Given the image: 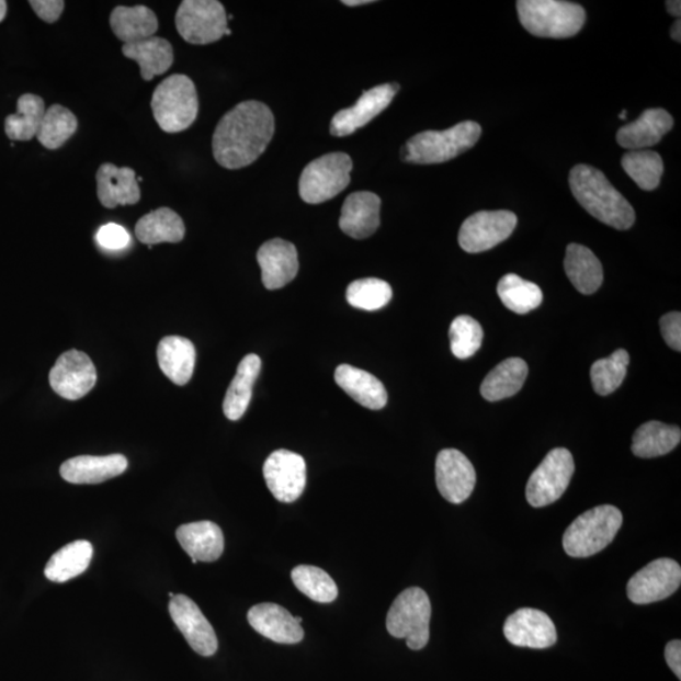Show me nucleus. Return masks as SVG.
<instances>
[{"label": "nucleus", "instance_id": "nucleus-49", "mask_svg": "<svg viewBox=\"0 0 681 681\" xmlns=\"http://www.w3.org/2000/svg\"><path fill=\"white\" fill-rule=\"evenodd\" d=\"M671 37H672V39H674L677 42H681V23H680V20H677V22L674 24H672Z\"/></svg>", "mask_w": 681, "mask_h": 681}, {"label": "nucleus", "instance_id": "nucleus-32", "mask_svg": "<svg viewBox=\"0 0 681 681\" xmlns=\"http://www.w3.org/2000/svg\"><path fill=\"white\" fill-rule=\"evenodd\" d=\"M565 269L571 284L583 294H593L603 283V268L593 252L579 243L567 248Z\"/></svg>", "mask_w": 681, "mask_h": 681}, {"label": "nucleus", "instance_id": "nucleus-46", "mask_svg": "<svg viewBox=\"0 0 681 681\" xmlns=\"http://www.w3.org/2000/svg\"><path fill=\"white\" fill-rule=\"evenodd\" d=\"M32 10L46 23H55L60 20L65 10L63 0H31Z\"/></svg>", "mask_w": 681, "mask_h": 681}, {"label": "nucleus", "instance_id": "nucleus-2", "mask_svg": "<svg viewBox=\"0 0 681 681\" xmlns=\"http://www.w3.org/2000/svg\"><path fill=\"white\" fill-rule=\"evenodd\" d=\"M569 186L580 206L597 220L617 230H628L635 224L634 207L597 168L576 166L569 174Z\"/></svg>", "mask_w": 681, "mask_h": 681}, {"label": "nucleus", "instance_id": "nucleus-8", "mask_svg": "<svg viewBox=\"0 0 681 681\" xmlns=\"http://www.w3.org/2000/svg\"><path fill=\"white\" fill-rule=\"evenodd\" d=\"M352 159L347 154H330L315 159L299 179V195L310 205L322 204L340 195L351 182Z\"/></svg>", "mask_w": 681, "mask_h": 681}, {"label": "nucleus", "instance_id": "nucleus-11", "mask_svg": "<svg viewBox=\"0 0 681 681\" xmlns=\"http://www.w3.org/2000/svg\"><path fill=\"white\" fill-rule=\"evenodd\" d=\"M518 225V217L507 209L479 212L462 224L458 242L462 249L477 254L499 246L510 238Z\"/></svg>", "mask_w": 681, "mask_h": 681}, {"label": "nucleus", "instance_id": "nucleus-3", "mask_svg": "<svg viewBox=\"0 0 681 681\" xmlns=\"http://www.w3.org/2000/svg\"><path fill=\"white\" fill-rule=\"evenodd\" d=\"M481 133V125L476 122H462L442 132L419 133L404 146L401 157L404 161L417 164L449 162L475 147Z\"/></svg>", "mask_w": 681, "mask_h": 681}, {"label": "nucleus", "instance_id": "nucleus-6", "mask_svg": "<svg viewBox=\"0 0 681 681\" xmlns=\"http://www.w3.org/2000/svg\"><path fill=\"white\" fill-rule=\"evenodd\" d=\"M150 106L155 121L163 132L189 129L198 115L195 83L186 75L170 76L156 88Z\"/></svg>", "mask_w": 681, "mask_h": 681}, {"label": "nucleus", "instance_id": "nucleus-26", "mask_svg": "<svg viewBox=\"0 0 681 681\" xmlns=\"http://www.w3.org/2000/svg\"><path fill=\"white\" fill-rule=\"evenodd\" d=\"M334 381L353 400L367 409L381 410L388 402L384 384L365 370L340 365L336 368Z\"/></svg>", "mask_w": 681, "mask_h": 681}, {"label": "nucleus", "instance_id": "nucleus-5", "mask_svg": "<svg viewBox=\"0 0 681 681\" xmlns=\"http://www.w3.org/2000/svg\"><path fill=\"white\" fill-rule=\"evenodd\" d=\"M519 20L532 35L543 38H569L582 30L583 7L559 0H519Z\"/></svg>", "mask_w": 681, "mask_h": 681}, {"label": "nucleus", "instance_id": "nucleus-41", "mask_svg": "<svg viewBox=\"0 0 681 681\" xmlns=\"http://www.w3.org/2000/svg\"><path fill=\"white\" fill-rule=\"evenodd\" d=\"M628 363L626 350H616L610 357L595 361L591 368L594 391L603 397L615 393L625 381Z\"/></svg>", "mask_w": 681, "mask_h": 681}, {"label": "nucleus", "instance_id": "nucleus-21", "mask_svg": "<svg viewBox=\"0 0 681 681\" xmlns=\"http://www.w3.org/2000/svg\"><path fill=\"white\" fill-rule=\"evenodd\" d=\"M248 621L257 633L277 644H298L305 637L300 624L280 604H256L248 612Z\"/></svg>", "mask_w": 681, "mask_h": 681}, {"label": "nucleus", "instance_id": "nucleus-23", "mask_svg": "<svg viewBox=\"0 0 681 681\" xmlns=\"http://www.w3.org/2000/svg\"><path fill=\"white\" fill-rule=\"evenodd\" d=\"M128 468L123 454L109 456H79L64 462L60 474L65 481L75 485H97L121 476Z\"/></svg>", "mask_w": 681, "mask_h": 681}, {"label": "nucleus", "instance_id": "nucleus-42", "mask_svg": "<svg viewBox=\"0 0 681 681\" xmlns=\"http://www.w3.org/2000/svg\"><path fill=\"white\" fill-rule=\"evenodd\" d=\"M347 298L350 305L357 309L377 310L391 300L393 290L385 281L365 277L349 285Z\"/></svg>", "mask_w": 681, "mask_h": 681}, {"label": "nucleus", "instance_id": "nucleus-20", "mask_svg": "<svg viewBox=\"0 0 681 681\" xmlns=\"http://www.w3.org/2000/svg\"><path fill=\"white\" fill-rule=\"evenodd\" d=\"M97 192L100 204L106 208L137 205L140 201L137 173L129 167L101 164L97 172Z\"/></svg>", "mask_w": 681, "mask_h": 681}, {"label": "nucleus", "instance_id": "nucleus-28", "mask_svg": "<svg viewBox=\"0 0 681 681\" xmlns=\"http://www.w3.org/2000/svg\"><path fill=\"white\" fill-rule=\"evenodd\" d=\"M123 55L136 61L140 67V76L145 81H150L156 76L163 75L171 69L174 60L173 47L164 38L150 37L124 45Z\"/></svg>", "mask_w": 681, "mask_h": 681}, {"label": "nucleus", "instance_id": "nucleus-25", "mask_svg": "<svg viewBox=\"0 0 681 681\" xmlns=\"http://www.w3.org/2000/svg\"><path fill=\"white\" fill-rule=\"evenodd\" d=\"M175 536L183 551L190 555L193 565L197 561H215L224 553L223 530L213 521L184 524L177 529Z\"/></svg>", "mask_w": 681, "mask_h": 681}, {"label": "nucleus", "instance_id": "nucleus-50", "mask_svg": "<svg viewBox=\"0 0 681 681\" xmlns=\"http://www.w3.org/2000/svg\"><path fill=\"white\" fill-rule=\"evenodd\" d=\"M374 3L372 0H343L342 4L348 7H357Z\"/></svg>", "mask_w": 681, "mask_h": 681}, {"label": "nucleus", "instance_id": "nucleus-33", "mask_svg": "<svg viewBox=\"0 0 681 681\" xmlns=\"http://www.w3.org/2000/svg\"><path fill=\"white\" fill-rule=\"evenodd\" d=\"M184 234L186 226L181 216L168 207L155 209L143 216L136 225L138 240L149 247L162 242H180Z\"/></svg>", "mask_w": 681, "mask_h": 681}, {"label": "nucleus", "instance_id": "nucleus-13", "mask_svg": "<svg viewBox=\"0 0 681 681\" xmlns=\"http://www.w3.org/2000/svg\"><path fill=\"white\" fill-rule=\"evenodd\" d=\"M263 474L268 489L281 502L297 501L307 484V465L298 453L277 450L265 461Z\"/></svg>", "mask_w": 681, "mask_h": 681}, {"label": "nucleus", "instance_id": "nucleus-18", "mask_svg": "<svg viewBox=\"0 0 681 681\" xmlns=\"http://www.w3.org/2000/svg\"><path fill=\"white\" fill-rule=\"evenodd\" d=\"M170 615L186 642L201 656H213L218 649L214 627L198 605L184 594H175L170 602Z\"/></svg>", "mask_w": 681, "mask_h": 681}, {"label": "nucleus", "instance_id": "nucleus-37", "mask_svg": "<svg viewBox=\"0 0 681 681\" xmlns=\"http://www.w3.org/2000/svg\"><path fill=\"white\" fill-rule=\"evenodd\" d=\"M498 294L503 306L518 315L529 314L542 305L543 292L540 285L523 280L517 274L501 277Z\"/></svg>", "mask_w": 681, "mask_h": 681}, {"label": "nucleus", "instance_id": "nucleus-47", "mask_svg": "<svg viewBox=\"0 0 681 681\" xmlns=\"http://www.w3.org/2000/svg\"><path fill=\"white\" fill-rule=\"evenodd\" d=\"M666 660L677 678L681 679V643L672 640L666 647Z\"/></svg>", "mask_w": 681, "mask_h": 681}, {"label": "nucleus", "instance_id": "nucleus-48", "mask_svg": "<svg viewBox=\"0 0 681 681\" xmlns=\"http://www.w3.org/2000/svg\"><path fill=\"white\" fill-rule=\"evenodd\" d=\"M667 11L669 12V14L680 20L681 2H679V0L678 2L677 0H669V2H667Z\"/></svg>", "mask_w": 681, "mask_h": 681}, {"label": "nucleus", "instance_id": "nucleus-36", "mask_svg": "<svg viewBox=\"0 0 681 681\" xmlns=\"http://www.w3.org/2000/svg\"><path fill=\"white\" fill-rule=\"evenodd\" d=\"M46 111L45 101L41 97L22 95L16 103V113L8 115L4 122L7 137L19 141H27L37 137Z\"/></svg>", "mask_w": 681, "mask_h": 681}, {"label": "nucleus", "instance_id": "nucleus-22", "mask_svg": "<svg viewBox=\"0 0 681 681\" xmlns=\"http://www.w3.org/2000/svg\"><path fill=\"white\" fill-rule=\"evenodd\" d=\"M382 200L375 193L361 191L352 193L343 202L340 227L353 239L372 237L381 226Z\"/></svg>", "mask_w": 681, "mask_h": 681}, {"label": "nucleus", "instance_id": "nucleus-16", "mask_svg": "<svg viewBox=\"0 0 681 681\" xmlns=\"http://www.w3.org/2000/svg\"><path fill=\"white\" fill-rule=\"evenodd\" d=\"M435 481L445 500L462 503L475 490L476 470L464 453L443 450L435 461Z\"/></svg>", "mask_w": 681, "mask_h": 681}, {"label": "nucleus", "instance_id": "nucleus-39", "mask_svg": "<svg viewBox=\"0 0 681 681\" xmlns=\"http://www.w3.org/2000/svg\"><path fill=\"white\" fill-rule=\"evenodd\" d=\"M622 167L642 190L658 189L663 173V162L656 151L649 149L628 150L622 157Z\"/></svg>", "mask_w": 681, "mask_h": 681}, {"label": "nucleus", "instance_id": "nucleus-43", "mask_svg": "<svg viewBox=\"0 0 681 681\" xmlns=\"http://www.w3.org/2000/svg\"><path fill=\"white\" fill-rule=\"evenodd\" d=\"M451 350L454 356L466 360L481 348L484 330L476 319L459 316L453 319L450 328Z\"/></svg>", "mask_w": 681, "mask_h": 681}, {"label": "nucleus", "instance_id": "nucleus-12", "mask_svg": "<svg viewBox=\"0 0 681 681\" xmlns=\"http://www.w3.org/2000/svg\"><path fill=\"white\" fill-rule=\"evenodd\" d=\"M681 583V568L676 560L656 559L628 580L627 595L636 604H649L668 599Z\"/></svg>", "mask_w": 681, "mask_h": 681}, {"label": "nucleus", "instance_id": "nucleus-40", "mask_svg": "<svg viewBox=\"0 0 681 681\" xmlns=\"http://www.w3.org/2000/svg\"><path fill=\"white\" fill-rule=\"evenodd\" d=\"M293 583L308 599L319 603H331L338 599L334 580L321 568L299 566L292 570Z\"/></svg>", "mask_w": 681, "mask_h": 681}, {"label": "nucleus", "instance_id": "nucleus-45", "mask_svg": "<svg viewBox=\"0 0 681 681\" xmlns=\"http://www.w3.org/2000/svg\"><path fill=\"white\" fill-rule=\"evenodd\" d=\"M660 328L663 340L669 348L680 352L681 350V315L680 313H670L660 319Z\"/></svg>", "mask_w": 681, "mask_h": 681}, {"label": "nucleus", "instance_id": "nucleus-52", "mask_svg": "<svg viewBox=\"0 0 681 681\" xmlns=\"http://www.w3.org/2000/svg\"><path fill=\"white\" fill-rule=\"evenodd\" d=\"M626 117H627V112L626 111H622L621 114H620V120L621 121H625Z\"/></svg>", "mask_w": 681, "mask_h": 681}, {"label": "nucleus", "instance_id": "nucleus-1", "mask_svg": "<svg viewBox=\"0 0 681 681\" xmlns=\"http://www.w3.org/2000/svg\"><path fill=\"white\" fill-rule=\"evenodd\" d=\"M274 115L263 103L243 101L218 122L213 151L215 161L226 170H240L257 161L272 141Z\"/></svg>", "mask_w": 681, "mask_h": 681}, {"label": "nucleus", "instance_id": "nucleus-30", "mask_svg": "<svg viewBox=\"0 0 681 681\" xmlns=\"http://www.w3.org/2000/svg\"><path fill=\"white\" fill-rule=\"evenodd\" d=\"M262 368V360L256 353H250L240 361L237 375L227 389L224 399V415L227 419L239 420L246 415L251 397L252 386Z\"/></svg>", "mask_w": 681, "mask_h": 681}, {"label": "nucleus", "instance_id": "nucleus-27", "mask_svg": "<svg viewBox=\"0 0 681 681\" xmlns=\"http://www.w3.org/2000/svg\"><path fill=\"white\" fill-rule=\"evenodd\" d=\"M159 367L175 385H186L196 365V349L193 343L180 338L168 336L159 342L157 349Z\"/></svg>", "mask_w": 681, "mask_h": 681}, {"label": "nucleus", "instance_id": "nucleus-9", "mask_svg": "<svg viewBox=\"0 0 681 681\" xmlns=\"http://www.w3.org/2000/svg\"><path fill=\"white\" fill-rule=\"evenodd\" d=\"M175 29L191 45L220 41L227 30V14L217 0H184L175 13Z\"/></svg>", "mask_w": 681, "mask_h": 681}, {"label": "nucleus", "instance_id": "nucleus-53", "mask_svg": "<svg viewBox=\"0 0 681 681\" xmlns=\"http://www.w3.org/2000/svg\"><path fill=\"white\" fill-rule=\"evenodd\" d=\"M294 618H296V621L298 622V624H302L303 618L302 617H296L294 616Z\"/></svg>", "mask_w": 681, "mask_h": 681}, {"label": "nucleus", "instance_id": "nucleus-31", "mask_svg": "<svg viewBox=\"0 0 681 681\" xmlns=\"http://www.w3.org/2000/svg\"><path fill=\"white\" fill-rule=\"evenodd\" d=\"M529 368L523 359L510 357L491 370L481 385V395L486 400L499 401L514 397L527 377Z\"/></svg>", "mask_w": 681, "mask_h": 681}, {"label": "nucleus", "instance_id": "nucleus-35", "mask_svg": "<svg viewBox=\"0 0 681 681\" xmlns=\"http://www.w3.org/2000/svg\"><path fill=\"white\" fill-rule=\"evenodd\" d=\"M92 555L94 548L87 541L67 544L50 557L45 568V576L50 582L65 583L89 568Z\"/></svg>", "mask_w": 681, "mask_h": 681}, {"label": "nucleus", "instance_id": "nucleus-19", "mask_svg": "<svg viewBox=\"0 0 681 681\" xmlns=\"http://www.w3.org/2000/svg\"><path fill=\"white\" fill-rule=\"evenodd\" d=\"M258 263L262 269L264 287L281 290L297 276L299 271L298 252L292 242L273 239L258 250Z\"/></svg>", "mask_w": 681, "mask_h": 681}, {"label": "nucleus", "instance_id": "nucleus-15", "mask_svg": "<svg viewBox=\"0 0 681 681\" xmlns=\"http://www.w3.org/2000/svg\"><path fill=\"white\" fill-rule=\"evenodd\" d=\"M400 87L398 83H384L364 92L357 103L343 109L333 116L330 132L333 137H348L350 134L364 128L366 124L382 114L391 104Z\"/></svg>", "mask_w": 681, "mask_h": 681}, {"label": "nucleus", "instance_id": "nucleus-34", "mask_svg": "<svg viewBox=\"0 0 681 681\" xmlns=\"http://www.w3.org/2000/svg\"><path fill=\"white\" fill-rule=\"evenodd\" d=\"M681 441L679 427L663 424L658 420L647 422L636 429L633 439V453L640 458L666 456L676 450Z\"/></svg>", "mask_w": 681, "mask_h": 681}, {"label": "nucleus", "instance_id": "nucleus-10", "mask_svg": "<svg viewBox=\"0 0 681 681\" xmlns=\"http://www.w3.org/2000/svg\"><path fill=\"white\" fill-rule=\"evenodd\" d=\"M575 469V459L568 450H552L529 478L527 502L534 508H544L558 501L568 489Z\"/></svg>", "mask_w": 681, "mask_h": 681}, {"label": "nucleus", "instance_id": "nucleus-17", "mask_svg": "<svg viewBox=\"0 0 681 681\" xmlns=\"http://www.w3.org/2000/svg\"><path fill=\"white\" fill-rule=\"evenodd\" d=\"M503 635L508 642L530 649H548L558 640L557 628L545 612L521 609L504 621Z\"/></svg>", "mask_w": 681, "mask_h": 681}, {"label": "nucleus", "instance_id": "nucleus-7", "mask_svg": "<svg viewBox=\"0 0 681 681\" xmlns=\"http://www.w3.org/2000/svg\"><path fill=\"white\" fill-rule=\"evenodd\" d=\"M432 604L419 587L402 591L391 604L386 628L393 637L406 638L411 650H422L429 642Z\"/></svg>", "mask_w": 681, "mask_h": 681}, {"label": "nucleus", "instance_id": "nucleus-24", "mask_svg": "<svg viewBox=\"0 0 681 681\" xmlns=\"http://www.w3.org/2000/svg\"><path fill=\"white\" fill-rule=\"evenodd\" d=\"M674 125L672 116L663 109H647L634 123L617 132V143L628 150H643L655 145L669 133Z\"/></svg>", "mask_w": 681, "mask_h": 681}, {"label": "nucleus", "instance_id": "nucleus-51", "mask_svg": "<svg viewBox=\"0 0 681 681\" xmlns=\"http://www.w3.org/2000/svg\"><path fill=\"white\" fill-rule=\"evenodd\" d=\"M7 2L4 0H0V23H2L7 15Z\"/></svg>", "mask_w": 681, "mask_h": 681}, {"label": "nucleus", "instance_id": "nucleus-29", "mask_svg": "<svg viewBox=\"0 0 681 681\" xmlns=\"http://www.w3.org/2000/svg\"><path fill=\"white\" fill-rule=\"evenodd\" d=\"M111 27L124 45L155 37L159 23L157 15L146 5L116 7L111 14Z\"/></svg>", "mask_w": 681, "mask_h": 681}, {"label": "nucleus", "instance_id": "nucleus-14", "mask_svg": "<svg viewBox=\"0 0 681 681\" xmlns=\"http://www.w3.org/2000/svg\"><path fill=\"white\" fill-rule=\"evenodd\" d=\"M98 373L86 352L70 350L56 361L49 373L50 388L66 400H79L94 388Z\"/></svg>", "mask_w": 681, "mask_h": 681}, {"label": "nucleus", "instance_id": "nucleus-38", "mask_svg": "<svg viewBox=\"0 0 681 681\" xmlns=\"http://www.w3.org/2000/svg\"><path fill=\"white\" fill-rule=\"evenodd\" d=\"M78 117L70 109L55 104L47 109L37 133V139L47 149L56 150L78 132Z\"/></svg>", "mask_w": 681, "mask_h": 681}, {"label": "nucleus", "instance_id": "nucleus-4", "mask_svg": "<svg viewBox=\"0 0 681 681\" xmlns=\"http://www.w3.org/2000/svg\"><path fill=\"white\" fill-rule=\"evenodd\" d=\"M624 523L622 512L612 504H601L579 515L563 535V548L569 557L588 558L602 552L615 540Z\"/></svg>", "mask_w": 681, "mask_h": 681}, {"label": "nucleus", "instance_id": "nucleus-44", "mask_svg": "<svg viewBox=\"0 0 681 681\" xmlns=\"http://www.w3.org/2000/svg\"><path fill=\"white\" fill-rule=\"evenodd\" d=\"M97 241L101 248L122 250L129 246L130 235L121 225L107 224L100 227Z\"/></svg>", "mask_w": 681, "mask_h": 681}]
</instances>
